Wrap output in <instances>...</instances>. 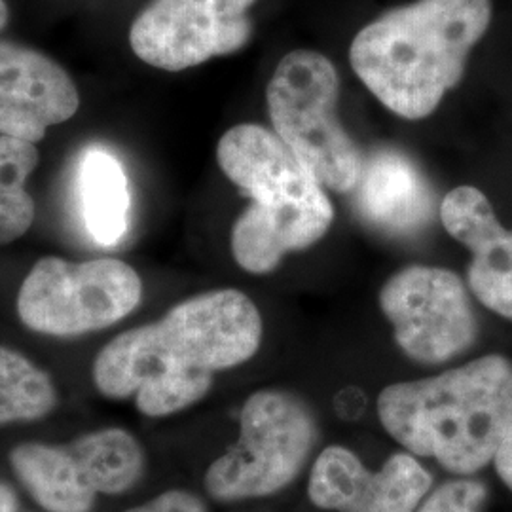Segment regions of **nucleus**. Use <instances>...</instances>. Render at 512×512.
<instances>
[{
    "label": "nucleus",
    "instance_id": "16",
    "mask_svg": "<svg viewBox=\"0 0 512 512\" xmlns=\"http://www.w3.org/2000/svg\"><path fill=\"white\" fill-rule=\"evenodd\" d=\"M78 471L95 495H118L133 488L145 473V452L124 429H103L69 444Z\"/></svg>",
    "mask_w": 512,
    "mask_h": 512
},
{
    "label": "nucleus",
    "instance_id": "13",
    "mask_svg": "<svg viewBox=\"0 0 512 512\" xmlns=\"http://www.w3.org/2000/svg\"><path fill=\"white\" fill-rule=\"evenodd\" d=\"M361 215L393 236L421 230L433 213V194L420 169L401 152L378 150L361 171L357 188Z\"/></svg>",
    "mask_w": 512,
    "mask_h": 512
},
{
    "label": "nucleus",
    "instance_id": "19",
    "mask_svg": "<svg viewBox=\"0 0 512 512\" xmlns=\"http://www.w3.org/2000/svg\"><path fill=\"white\" fill-rule=\"evenodd\" d=\"M486 497L488 492L482 482L458 478L427 495L416 512H480Z\"/></svg>",
    "mask_w": 512,
    "mask_h": 512
},
{
    "label": "nucleus",
    "instance_id": "2",
    "mask_svg": "<svg viewBox=\"0 0 512 512\" xmlns=\"http://www.w3.org/2000/svg\"><path fill=\"white\" fill-rule=\"evenodd\" d=\"M490 21V0H416L365 25L349 61L385 109L421 120L458 86Z\"/></svg>",
    "mask_w": 512,
    "mask_h": 512
},
{
    "label": "nucleus",
    "instance_id": "21",
    "mask_svg": "<svg viewBox=\"0 0 512 512\" xmlns=\"http://www.w3.org/2000/svg\"><path fill=\"white\" fill-rule=\"evenodd\" d=\"M494 465L499 478L512 490V421L495 452Z\"/></svg>",
    "mask_w": 512,
    "mask_h": 512
},
{
    "label": "nucleus",
    "instance_id": "15",
    "mask_svg": "<svg viewBox=\"0 0 512 512\" xmlns=\"http://www.w3.org/2000/svg\"><path fill=\"white\" fill-rule=\"evenodd\" d=\"M10 463L23 486L48 512H92L97 495L82 480L69 446L19 444Z\"/></svg>",
    "mask_w": 512,
    "mask_h": 512
},
{
    "label": "nucleus",
    "instance_id": "22",
    "mask_svg": "<svg viewBox=\"0 0 512 512\" xmlns=\"http://www.w3.org/2000/svg\"><path fill=\"white\" fill-rule=\"evenodd\" d=\"M0 512H18V497L6 484H0Z\"/></svg>",
    "mask_w": 512,
    "mask_h": 512
},
{
    "label": "nucleus",
    "instance_id": "6",
    "mask_svg": "<svg viewBox=\"0 0 512 512\" xmlns=\"http://www.w3.org/2000/svg\"><path fill=\"white\" fill-rule=\"evenodd\" d=\"M319 425L310 404L285 389H260L239 414V439L205 473L217 501L268 497L291 486L310 461Z\"/></svg>",
    "mask_w": 512,
    "mask_h": 512
},
{
    "label": "nucleus",
    "instance_id": "9",
    "mask_svg": "<svg viewBox=\"0 0 512 512\" xmlns=\"http://www.w3.org/2000/svg\"><path fill=\"white\" fill-rule=\"evenodd\" d=\"M256 0H150L129 27V46L154 69L181 73L236 54L253 37Z\"/></svg>",
    "mask_w": 512,
    "mask_h": 512
},
{
    "label": "nucleus",
    "instance_id": "18",
    "mask_svg": "<svg viewBox=\"0 0 512 512\" xmlns=\"http://www.w3.org/2000/svg\"><path fill=\"white\" fill-rule=\"evenodd\" d=\"M57 403L52 378L14 349L0 346V427L48 416Z\"/></svg>",
    "mask_w": 512,
    "mask_h": 512
},
{
    "label": "nucleus",
    "instance_id": "11",
    "mask_svg": "<svg viewBox=\"0 0 512 512\" xmlns=\"http://www.w3.org/2000/svg\"><path fill=\"white\" fill-rule=\"evenodd\" d=\"M80 109L73 76L50 55L0 40V133L40 143Z\"/></svg>",
    "mask_w": 512,
    "mask_h": 512
},
{
    "label": "nucleus",
    "instance_id": "7",
    "mask_svg": "<svg viewBox=\"0 0 512 512\" xmlns=\"http://www.w3.org/2000/svg\"><path fill=\"white\" fill-rule=\"evenodd\" d=\"M141 298L143 281L124 260L44 256L21 283L18 315L38 334L69 338L116 325Z\"/></svg>",
    "mask_w": 512,
    "mask_h": 512
},
{
    "label": "nucleus",
    "instance_id": "4",
    "mask_svg": "<svg viewBox=\"0 0 512 512\" xmlns=\"http://www.w3.org/2000/svg\"><path fill=\"white\" fill-rule=\"evenodd\" d=\"M217 162L253 200L232 228V255L245 272L270 274L287 253L329 232L334 209L325 186L274 131L256 124L228 129Z\"/></svg>",
    "mask_w": 512,
    "mask_h": 512
},
{
    "label": "nucleus",
    "instance_id": "3",
    "mask_svg": "<svg viewBox=\"0 0 512 512\" xmlns=\"http://www.w3.org/2000/svg\"><path fill=\"white\" fill-rule=\"evenodd\" d=\"M376 412L406 452L469 476L492 463L512 421V363L484 355L437 376L387 385Z\"/></svg>",
    "mask_w": 512,
    "mask_h": 512
},
{
    "label": "nucleus",
    "instance_id": "20",
    "mask_svg": "<svg viewBox=\"0 0 512 512\" xmlns=\"http://www.w3.org/2000/svg\"><path fill=\"white\" fill-rule=\"evenodd\" d=\"M126 512H207V507L198 495L169 490Z\"/></svg>",
    "mask_w": 512,
    "mask_h": 512
},
{
    "label": "nucleus",
    "instance_id": "10",
    "mask_svg": "<svg viewBox=\"0 0 512 512\" xmlns=\"http://www.w3.org/2000/svg\"><path fill=\"white\" fill-rule=\"evenodd\" d=\"M433 476L410 452L393 454L370 471L344 446H327L311 465L308 495L319 509L334 512H416L429 495Z\"/></svg>",
    "mask_w": 512,
    "mask_h": 512
},
{
    "label": "nucleus",
    "instance_id": "17",
    "mask_svg": "<svg viewBox=\"0 0 512 512\" xmlns=\"http://www.w3.org/2000/svg\"><path fill=\"white\" fill-rule=\"evenodd\" d=\"M38 164L35 143L0 133V245L23 238L35 222L37 207L27 181Z\"/></svg>",
    "mask_w": 512,
    "mask_h": 512
},
{
    "label": "nucleus",
    "instance_id": "5",
    "mask_svg": "<svg viewBox=\"0 0 512 512\" xmlns=\"http://www.w3.org/2000/svg\"><path fill=\"white\" fill-rule=\"evenodd\" d=\"M338 95L340 78L329 57L294 50L275 67L266 101L275 135L325 188L348 194L365 160L338 120Z\"/></svg>",
    "mask_w": 512,
    "mask_h": 512
},
{
    "label": "nucleus",
    "instance_id": "8",
    "mask_svg": "<svg viewBox=\"0 0 512 512\" xmlns=\"http://www.w3.org/2000/svg\"><path fill=\"white\" fill-rule=\"evenodd\" d=\"M380 308L397 346L421 365L446 363L475 344V311L458 275L435 266H408L380 291Z\"/></svg>",
    "mask_w": 512,
    "mask_h": 512
},
{
    "label": "nucleus",
    "instance_id": "12",
    "mask_svg": "<svg viewBox=\"0 0 512 512\" xmlns=\"http://www.w3.org/2000/svg\"><path fill=\"white\" fill-rule=\"evenodd\" d=\"M446 232L471 251L469 287L488 310L512 321V232L475 186H459L440 205Z\"/></svg>",
    "mask_w": 512,
    "mask_h": 512
},
{
    "label": "nucleus",
    "instance_id": "23",
    "mask_svg": "<svg viewBox=\"0 0 512 512\" xmlns=\"http://www.w3.org/2000/svg\"><path fill=\"white\" fill-rule=\"evenodd\" d=\"M10 21V8H8V2L6 0H0V33L6 29Z\"/></svg>",
    "mask_w": 512,
    "mask_h": 512
},
{
    "label": "nucleus",
    "instance_id": "1",
    "mask_svg": "<svg viewBox=\"0 0 512 512\" xmlns=\"http://www.w3.org/2000/svg\"><path fill=\"white\" fill-rule=\"evenodd\" d=\"M260 342L262 317L247 294H196L112 338L93 363V382L105 397H135L141 414L165 418L202 401L213 374L247 363Z\"/></svg>",
    "mask_w": 512,
    "mask_h": 512
},
{
    "label": "nucleus",
    "instance_id": "14",
    "mask_svg": "<svg viewBox=\"0 0 512 512\" xmlns=\"http://www.w3.org/2000/svg\"><path fill=\"white\" fill-rule=\"evenodd\" d=\"M78 192L88 234L101 247H114L126 236L131 194L122 162L103 147L84 150L78 162Z\"/></svg>",
    "mask_w": 512,
    "mask_h": 512
}]
</instances>
